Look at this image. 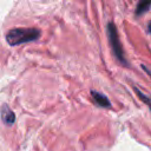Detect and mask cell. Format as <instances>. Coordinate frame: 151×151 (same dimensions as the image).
Wrapping results in <instances>:
<instances>
[{"label": "cell", "mask_w": 151, "mask_h": 151, "mask_svg": "<svg viewBox=\"0 0 151 151\" xmlns=\"http://www.w3.org/2000/svg\"><path fill=\"white\" fill-rule=\"evenodd\" d=\"M134 91H136V93L138 94V97H139V98H140V99H142V100H143V101H144V103L150 107V110H151V98H150L149 96H146V94L142 93L138 88H134Z\"/></svg>", "instance_id": "obj_6"}, {"label": "cell", "mask_w": 151, "mask_h": 151, "mask_svg": "<svg viewBox=\"0 0 151 151\" xmlns=\"http://www.w3.org/2000/svg\"><path fill=\"white\" fill-rule=\"evenodd\" d=\"M0 113H1V119H2V122H4L6 125H12V124L14 123V120H15V114H14V112L9 109V106L2 105Z\"/></svg>", "instance_id": "obj_3"}, {"label": "cell", "mask_w": 151, "mask_h": 151, "mask_svg": "<svg viewBox=\"0 0 151 151\" xmlns=\"http://www.w3.org/2000/svg\"><path fill=\"white\" fill-rule=\"evenodd\" d=\"M151 7V0H144V1H139L137 7H136V14L140 15L145 12L149 11V8Z\"/></svg>", "instance_id": "obj_5"}, {"label": "cell", "mask_w": 151, "mask_h": 151, "mask_svg": "<svg viewBox=\"0 0 151 151\" xmlns=\"http://www.w3.org/2000/svg\"><path fill=\"white\" fill-rule=\"evenodd\" d=\"M91 96H92L93 100L96 101V104H97L98 106H101V107H110V106H111L110 100H109L107 97L104 96L103 93L97 92V91H91Z\"/></svg>", "instance_id": "obj_4"}, {"label": "cell", "mask_w": 151, "mask_h": 151, "mask_svg": "<svg viewBox=\"0 0 151 151\" xmlns=\"http://www.w3.org/2000/svg\"><path fill=\"white\" fill-rule=\"evenodd\" d=\"M107 37H109V41H110V45L112 47V51H113L116 58L119 61H122L123 64H126L125 58H124V52H123V48H122V45L119 41L118 32H117V28L113 22L107 24Z\"/></svg>", "instance_id": "obj_2"}, {"label": "cell", "mask_w": 151, "mask_h": 151, "mask_svg": "<svg viewBox=\"0 0 151 151\" xmlns=\"http://www.w3.org/2000/svg\"><path fill=\"white\" fill-rule=\"evenodd\" d=\"M41 32L39 28L34 27H14L6 33V40L9 45L15 46L20 44H25L28 41H33L39 39Z\"/></svg>", "instance_id": "obj_1"}, {"label": "cell", "mask_w": 151, "mask_h": 151, "mask_svg": "<svg viewBox=\"0 0 151 151\" xmlns=\"http://www.w3.org/2000/svg\"><path fill=\"white\" fill-rule=\"evenodd\" d=\"M147 31L151 33V22H149V25H147Z\"/></svg>", "instance_id": "obj_7"}, {"label": "cell", "mask_w": 151, "mask_h": 151, "mask_svg": "<svg viewBox=\"0 0 151 151\" xmlns=\"http://www.w3.org/2000/svg\"><path fill=\"white\" fill-rule=\"evenodd\" d=\"M146 72H147V73H149V74L151 76V72H150V71H147V70H146Z\"/></svg>", "instance_id": "obj_8"}]
</instances>
